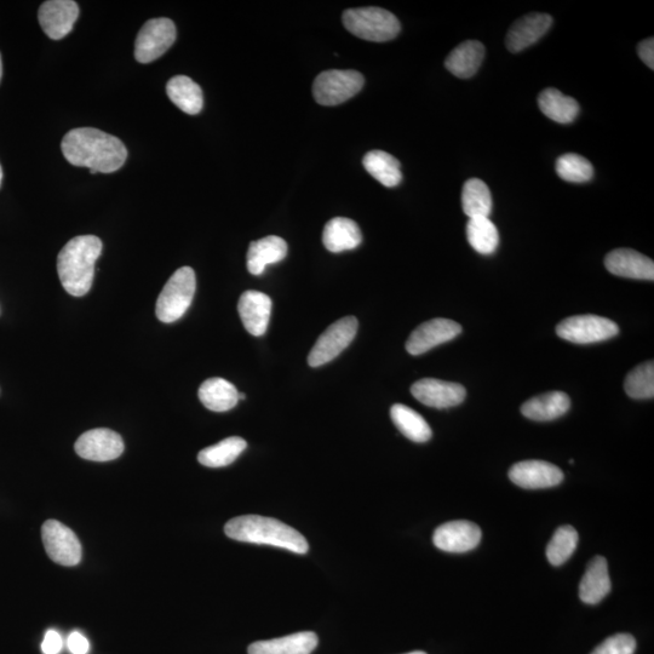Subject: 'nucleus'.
Wrapping results in <instances>:
<instances>
[{"mask_svg":"<svg viewBox=\"0 0 654 654\" xmlns=\"http://www.w3.org/2000/svg\"><path fill=\"white\" fill-rule=\"evenodd\" d=\"M61 148L68 163L88 168L91 174L116 172L128 158V149L118 137L93 128L71 130L63 137Z\"/></svg>","mask_w":654,"mask_h":654,"instance_id":"f257e3e1","label":"nucleus"},{"mask_svg":"<svg viewBox=\"0 0 654 654\" xmlns=\"http://www.w3.org/2000/svg\"><path fill=\"white\" fill-rule=\"evenodd\" d=\"M101 252L102 242L95 235H80L63 246L57 257V273L68 294L74 297L88 294Z\"/></svg>","mask_w":654,"mask_h":654,"instance_id":"f03ea898","label":"nucleus"},{"mask_svg":"<svg viewBox=\"0 0 654 654\" xmlns=\"http://www.w3.org/2000/svg\"><path fill=\"white\" fill-rule=\"evenodd\" d=\"M225 533L234 541L273 545L296 554H306L309 550L307 539L300 532L284 522L265 516L244 515L229 520Z\"/></svg>","mask_w":654,"mask_h":654,"instance_id":"7ed1b4c3","label":"nucleus"},{"mask_svg":"<svg viewBox=\"0 0 654 654\" xmlns=\"http://www.w3.org/2000/svg\"><path fill=\"white\" fill-rule=\"evenodd\" d=\"M342 20L355 37L376 43L397 38L401 28L397 16L376 7L349 9L344 11Z\"/></svg>","mask_w":654,"mask_h":654,"instance_id":"20e7f679","label":"nucleus"},{"mask_svg":"<svg viewBox=\"0 0 654 654\" xmlns=\"http://www.w3.org/2000/svg\"><path fill=\"white\" fill-rule=\"evenodd\" d=\"M197 279L191 267H182L172 274L157 301V318L165 324L181 319L191 306Z\"/></svg>","mask_w":654,"mask_h":654,"instance_id":"39448f33","label":"nucleus"},{"mask_svg":"<svg viewBox=\"0 0 654 654\" xmlns=\"http://www.w3.org/2000/svg\"><path fill=\"white\" fill-rule=\"evenodd\" d=\"M364 84L363 74L357 71H325L314 80V99L323 106L341 105L360 93Z\"/></svg>","mask_w":654,"mask_h":654,"instance_id":"423d86ee","label":"nucleus"},{"mask_svg":"<svg viewBox=\"0 0 654 654\" xmlns=\"http://www.w3.org/2000/svg\"><path fill=\"white\" fill-rule=\"evenodd\" d=\"M562 340L576 344H592L610 340L619 334V327L610 319L599 315H575L556 326Z\"/></svg>","mask_w":654,"mask_h":654,"instance_id":"0eeeda50","label":"nucleus"},{"mask_svg":"<svg viewBox=\"0 0 654 654\" xmlns=\"http://www.w3.org/2000/svg\"><path fill=\"white\" fill-rule=\"evenodd\" d=\"M358 325L357 318L346 317L327 327L309 353L308 364L319 367L336 359L357 336Z\"/></svg>","mask_w":654,"mask_h":654,"instance_id":"6e6552de","label":"nucleus"},{"mask_svg":"<svg viewBox=\"0 0 654 654\" xmlns=\"http://www.w3.org/2000/svg\"><path fill=\"white\" fill-rule=\"evenodd\" d=\"M176 36V26L170 19L160 17L147 21L136 39L135 59L140 63L156 61L172 47Z\"/></svg>","mask_w":654,"mask_h":654,"instance_id":"1a4fd4ad","label":"nucleus"},{"mask_svg":"<svg viewBox=\"0 0 654 654\" xmlns=\"http://www.w3.org/2000/svg\"><path fill=\"white\" fill-rule=\"evenodd\" d=\"M42 539L49 558L56 564L76 566L82 560V544L76 533L60 521H45L42 527Z\"/></svg>","mask_w":654,"mask_h":654,"instance_id":"9d476101","label":"nucleus"},{"mask_svg":"<svg viewBox=\"0 0 654 654\" xmlns=\"http://www.w3.org/2000/svg\"><path fill=\"white\" fill-rule=\"evenodd\" d=\"M74 449L84 460L108 462L123 455L124 441L111 429H93L80 436Z\"/></svg>","mask_w":654,"mask_h":654,"instance_id":"9b49d317","label":"nucleus"},{"mask_svg":"<svg viewBox=\"0 0 654 654\" xmlns=\"http://www.w3.org/2000/svg\"><path fill=\"white\" fill-rule=\"evenodd\" d=\"M462 326L449 319H433L417 327L406 342V351L421 355L460 335Z\"/></svg>","mask_w":654,"mask_h":654,"instance_id":"f8f14e48","label":"nucleus"},{"mask_svg":"<svg viewBox=\"0 0 654 654\" xmlns=\"http://www.w3.org/2000/svg\"><path fill=\"white\" fill-rule=\"evenodd\" d=\"M411 393L423 405L434 409H449L461 405L467 397V390L460 383L424 378L411 387Z\"/></svg>","mask_w":654,"mask_h":654,"instance_id":"ddd939ff","label":"nucleus"},{"mask_svg":"<svg viewBox=\"0 0 654 654\" xmlns=\"http://www.w3.org/2000/svg\"><path fill=\"white\" fill-rule=\"evenodd\" d=\"M481 530L470 521H450L435 530L433 542L446 553H467L478 547Z\"/></svg>","mask_w":654,"mask_h":654,"instance_id":"4468645a","label":"nucleus"},{"mask_svg":"<svg viewBox=\"0 0 654 654\" xmlns=\"http://www.w3.org/2000/svg\"><path fill=\"white\" fill-rule=\"evenodd\" d=\"M79 16V7L72 0H49L40 5V27L54 40L65 38L73 30Z\"/></svg>","mask_w":654,"mask_h":654,"instance_id":"2eb2a0df","label":"nucleus"},{"mask_svg":"<svg viewBox=\"0 0 654 654\" xmlns=\"http://www.w3.org/2000/svg\"><path fill=\"white\" fill-rule=\"evenodd\" d=\"M509 479L516 486L526 490L549 489L564 480L559 467L544 461H524L514 464L509 470Z\"/></svg>","mask_w":654,"mask_h":654,"instance_id":"dca6fc26","label":"nucleus"},{"mask_svg":"<svg viewBox=\"0 0 654 654\" xmlns=\"http://www.w3.org/2000/svg\"><path fill=\"white\" fill-rule=\"evenodd\" d=\"M607 271L617 277L654 280V263L651 258L631 249L613 250L605 258Z\"/></svg>","mask_w":654,"mask_h":654,"instance_id":"f3484780","label":"nucleus"},{"mask_svg":"<svg viewBox=\"0 0 654 654\" xmlns=\"http://www.w3.org/2000/svg\"><path fill=\"white\" fill-rule=\"evenodd\" d=\"M238 312L250 335L263 336L266 334L269 320H271V297L260 291H246L240 297Z\"/></svg>","mask_w":654,"mask_h":654,"instance_id":"a211bd4d","label":"nucleus"},{"mask_svg":"<svg viewBox=\"0 0 654 654\" xmlns=\"http://www.w3.org/2000/svg\"><path fill=\"white\" fill-rule=\"evenodd\" d=\"M553 25V17L548 14H529L521 17L510 27L507 47L512 53H520L538 42Z\"/></svg>","mask_w":654,"mask_h":654,"instance_id":"6ab92c4d","label":"nucleus"},{"mask_svg":"<svg viewBox=\"0 0 654 654\" xmlns=\"http://www.w3.org/2000/svg\"><path fill=\"white\" fill-rule=\"evenodd\" d=\"M611 592V579L608 575V565L605 558L596 556L589 562L581 584H579V598L585 604L596 605Z\"/></svg>","mask_w":654,"mask_h":654,"instance_id":"aec40b11","label":"nucleus"},{"mask_svg":"<svg viewBox=\"0 0 654 654\" xmlns=\"http://www.w3.org/2000/svg\"><path fill=\"white\" fill-rule=\"evenodd\" d=\"M318 636L302 631L284 638L257 641L249 646V654H311L318 646Z\"/></svg>","mask_w":654,"mask_h":654,"instance_id":"412c9836","label":"nucleus"},{"mask_svg":"<svg viewBox=\"0 0 654 654\" xmlns=\"http://www.w3.org/2000/svg\"><path fill=\"white\" fill-rule=\"evenodd\" d=\"M363 242L360 228L351 218L335 217L326 223L323 243L327 250L338 252L353 250Z\"/></svg>","mask_w":654,"mask_h":654,"instance_id":"4be33fe9","label":"nucleus"},{"mask_svg":"<svg viewBox=\"0 0 654 654\" xmlns=\"http://www.w3.org/2000/svg\"><path fill=\"white\" fill-rule=\"evenodd\" d=\"M570 407L569 395L562 392H550L526 401L521 406V413L529 420L548 422L564 416Z\"/></svg>","mask_w":654,"mask_h":654,"instance_id":"5701e85b","label":"nucleus"},{"mask_svg":"<svg viewBox=\"0 0 654 654\" xmlns=\"http://www.w3.org/2000/svg\"><path fill=\"white\" fill-rule=\"evenodd\" d=\"M485 59V47L478 40H467L451 51L445 67L453 76L467 79L479 71Z\"/></svg>","mask_w":654,"mask_h":654,"instance_id":"b1692460","label":"nucleus"},{"mask_svg":"<svg viewBox=\"0 0 654 654\" xmlns=\"http://www.w3.org/2000/svg\"><path fill=\"white\" fill-rule=\"evenodd\" d=\"M286 255L288 244L275 235L252 242L248 251V271L252 275H261L268 265L283 261Z\"/></svg>","mask_w":654,"mask_h":654,"instance_id":"393cba45","label":"nucleus"},{"mask_svg":"<svg viewBox=\"0 0 654 654\" xmlns=\"http://www.w3.org/2000/svg\"><path fill=\"white\" fill-rule=\"evenodd\" d=\"M199 399L206 409L226 412L237 406L239 392L231 382L215 377L205 381L199 388Z\"/></svg>","mask_w":654,"mask_h":654,"instance_id":"a878e982","label":"nucleus"},{"mask_svg":"<svg viewBox=\"0 0 654 654\" xmlns=\"http://www.w3.org/2000/svg\"><path fill=\"white\" fill-rule=\"evenodd\" d=\"M166 94L175 106L187 114H198L203 109V91L197 83L186 76H176L166 85Z\"/></svg>","mask_w":654,"mask_h":654,"instance_id":"bb28decb","label":"nucleus"},{"mask_svg":"<svg viewBox=\"0 0 654 654\" xmlns=\"http://www.w3.org/2000/svg\"><path fill=\"white\" fill-rule=\"evenodd\" d=\"M538 106L544 116L559 124L575 122L579 114L578 102L553 88L542 91L538 97Z\"/></svg>","mask_w":654,"mask_h":654,"instance_id":"cd10ccee","label":"nucleus"},{"mask_svg":"<svg viewBox=\"0 0 654 654\" xmlns=\"http://www.w3.org/2000/svg\"><path fill=\"white\" fill-rule=\"evenodd\" d=\"M390 417L401 434L413 443H427L433 432L426 420L415 410L403 404H395L390 409Z\"/></svg>","mask_w":654,"mask_h":654,"instance_id":"c85d7f7f","label":"nucleus"},{"mask_svg":"<svg viewBox=\"0 0 654 654\" xmlns=\"http://www.w3.org/2000/svg\"><path fill=\"white\" fill-rule=\"evenodd\" d=\"M363 164L366 171L384 187H397L403 180L399 160L387 152L371 151L364 157Z\"/></svg>","mask_w":654,"mask_h":654,"instance_id":"c756f323","label":"nucleus"},{"mask_svg":"<svg viewBox=\"0 0 654 654\" xmlns=\"http://www.w3.org/2000/svg\"><path fill=\"white\" fill-rule=\"evenodd\" d=\"M463 212L469 218L489 217L492 212V195L489 186L480 179H470L463 186Z\"/></svg>","mask_w":654,"mask_h":654,"instance_id":"7c9ffc66","label":"nucleus"},{"mask_svg":"<svg viewBox=\"0 0 654 654\" xmlns=\"http://www.w3.org/2000/svg\"><path fill=\"white\" fill-rule=\"evenodd\" d=\"M246 441L239 436L222 440L214 446L199 452L198 461L205 467L221 468L232 464L246 449Z\"/></svg>","mask_w":654,"mask_h":654,"instance_id":"2f4dec72","label":"nucleus"},{"mask_svg":"<svg viewBox=\"0 0 654 654\" xmlns=\"http://www.w3.org/2000/svg\"><path fill=\"white\" fill-rule=\"evenodd\" d=\"M467 238L472 248L481 255H492L498 248L497 227L489 217L470 218Z\"/></svg>","mask_w":654,"mask_h":654,"instance_id":"473e14b6","label":"nucleus"},{"mask_svg":"<svg viewBox=\"0 0 654 654\" xmlns=\"http://www.w3.org/2000/svg\"><path fill=\"white\" fill-rule=\"evenodd\" d=\"M578 544V533L575 527L561 526L554 533L547 548V558L553 566H561L569 560Z\"/></svg>","mask_w":654,"mask_h":654,"instance_id":"72a5a7b5","label":"nucleus"},{"mask_svg":"<svg viewBox=\"0 0 654 654\" xmlns=\"http://www.w3.org/2000/svg\"><path fill=\"white\" fill-rule=\"evenodd\" d=\"M624 389L630 398L652 399L654 397L653 361L635 367L625 378Z\"/></svg>","mask_w":654,"mask_h":654,"instance_id":"f704fd0d","label":"nucleus"},{"mask_svg":"<svg viewBox=\"0 0 654 654\" xmlns=\"http://www.w3.org/2000/svg\"><path fill=\"white\" fill-rule=\"evenodd\" d=\"M560 179L572 183H584L593 179L594 168L588 159L578 154H565L556 162Z\"/></svg>","mask_w":654,"mask_h":654,"instance_id":"c9c22d12","label":"nucleus"},{"mask_svg":"<svg viewBox=\"0 0 654 654\" xmlns=\"http://www.w3.org/2000/svg\"><path fill=\"white\" fill-rule=\"evenodd\" d=\"M636 641L630 634H617L606 639L592 654H634Z\"/></svg>","mask_w":654,"mask_h":654,"instance_id":"e433bc0d","label":"nucleus"},{"mask_svg":"<svg viewBox=\"0 0 654 654\" xmlns=\"http://www.w3.org/2000/svg\"><path fill=\"white\" fill-rule=\"evenodd\" d=\"M63 648V640L60 633L56 630L50 629L44 636L42 644V652L44 654H59Z\"/></svg>","mask_w":654,"mask_h":654,"instance_id":"4c0bfd02","label":"nucleus"},{"mask_svg":"<svg viewBox=\"0 0 654 654\" xmlns=\"http://www.w3.org/2000/svg\"><path fill=\"white\" fill-rule=\"evenodd\" d=\"M67 646L72 654H88L90 651L88 639L82 633H79V631H73L68 636Z\"/></svg>","mask_w":654,"mask_h":654,"instance_id":"58836bf2","label":"nucleus"},{"mask_svg":"<svg viewBox=\"0 0 654 654\" xmlns=\"http://www.w3.org/2000/svg\"><path fill=\"white\" fill-rule=\"evenodd\" d=\"M638 53L640 59L645 62V65L650 67L651 70H654V39L648 38L642 40L638 45Z\"/></svg>","mask_w":654,"mask_h":654,"instance_id":"ea45409f","label":"nucleus"},{"mask_svg":"<svg viewBox=\"0 0 654 654\" xmlns=\"http://www.w3.org/2000/svg\"><path fill=\"white\" fill-rule=\"evenodd\" d=\"M2 77H3V62H2V56H0V82H2Z\"/></svg>","mask_w":654,"mask_h":654,"instance_id":"a19ab883","label":"nucleus"},{"mask_svg":"<svg viewBox=\"0 0 654 654\" xmlns=\"http://www.w3.org/2000/svg\"><path fill=\"white\" fill-rule=\"evenodd\" d=\"M2 181H3V169H2V165H0V186H2Z\"/></svg>","mask_w":654,"mask_h":654,"instance_id":"79ce46f5","label":"nucleus"},{"mask_svg":"<svg viewBox=\"0 0 654 654\" xmlns=\"http://www.w3.org/2000/svg\"><path fill=\"white\" fill-rule=\"evenodd\" d=\"M246 395L244 393H239V400H245Z\"/></svg>","mask_w":654,"mask_h":654,"instance_id":"37998d69","label":"nucleus"},{"mask_svg":"<svg viewBox=\"0 0 654 654\" xmlns=\"http://www.w3.org/2000/svg\"><path fill=\"white\" fill-rule=\"evenodd\" d=\"M407 654H427V653L423 652V651H415V652H411V653H407Z\"/></svg>","mask_w":654,"mask_h":654,"instance_id":"c03bdc74","label":"nucleus"}]
</instances>
